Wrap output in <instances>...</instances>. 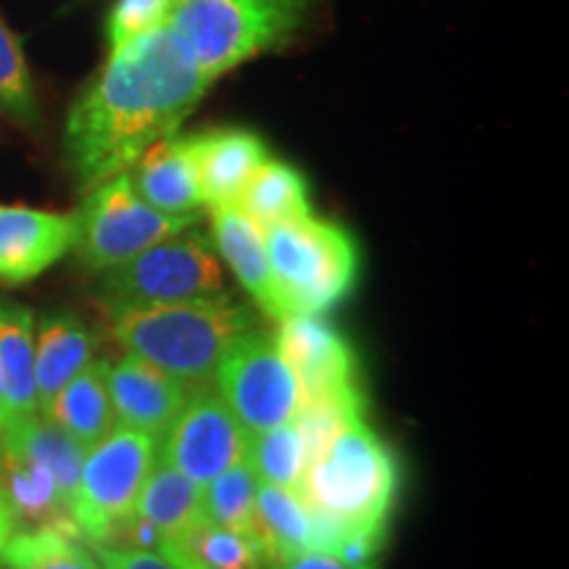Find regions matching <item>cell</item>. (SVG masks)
<instances>
[{
  "label": "cell",
  "instance_id": "cell-15",
  "mask_svg": "<svg viewBox=\"0 0 569 569\" xmlns=\"http://www.w3.org/2000/svg\"><path fill=\"white\" fill-rule=\"evenodd\" d=\"M98 338L74 311H48L34 319V390L42 415L56 393L96 356Z\"/></svg>",
  "mask_w": 569,
  "mask_h": 569
},
{
  "label": "cell",
  "instance_id": "cell-26",
  "mask_svg": "<svg viewBox=\"0 0 569 569\" xmlns=\"http://www.w3.org/2000/svg\"><path fill=\"white\" fill-rule=\"evenodd\" d=\"M0 113L27 130L40 124V103L34 92L30 63L17 34L0 19Z\"/></svg>",
  "mask_w": 569,
  "mask_h": 569
},
{
  "label": "cell",
  "instance_id": "cell-23",
  "mask_svg": "<svg viewBox=\"0 0 569 569\" xmlns=\"http://www.w3.org/2000/svg\"><path fill=\"white\" fill-rule=\"evenodd\" d=\"M238 206L259 227H272L315 213L306 177L293 163L272 159V156L248 180L246 190L238 198Z\"/></svg>",
  "mask_w": 569,
  "mask_h": 569
},
{
  "label": "cell",
  "instance_id": "cell-9",
  "mask_svg": "<svg viewBox=\"0 0 569 569\" xmlns=\"http://www.w3.org/2000/svg\"><path fill=\"white\" fill-rule=\"evenodd\" d=\"M211 386L248 436L293 419L303 401L301 382L282 359L274 336L256 327L227 348Z\"/></svg>",
  "mask_w": 569,
  "mask_h": 569
},
{
  "label": "cell",
  "instance_id": "cell-13",
  "mask_svg": "<svg viewBox=\"0 0 569 569\" xmlns=\"http://www.w3.org/2000/svg\"><path fill=\"white\" fill-rule=\"evenodd\" d=\"M109 396L113 419L127 430L146 432L159 440L174 422L193 390H188L172 375L148 365L140 356L124 353L119 361H109Z\"/></svg>",
  "mask_w": 569,
  "mask_h": 569
},
{
  "label": "cell",
  "instance_id": "cell-21",
  "mask_svg": "<svg viewBox=\"0 0 569 569\" xmlns=\"http://www.w3.org/2000/svg\"><path fill=\"white\" fill-rule=\"evenodd\" d=\"M134 517L159 530L163 540L182 536L203 522L201 486L163 461H156L148 480L142 482Z\"/></svg>",
  "mask_w": 569,
  "mask_h": 569
},
{
  "label": "cell",
  "instance_id": "cell-3",
  "mask_svg": "<svg viewBox=\"0 0 569 569\" xmlns=\"http://www.w3.org/2000/svg\"><path fill=\"white\" fill-rule=\"evenodd\" d=\"M106 315L124 353L140 356L188 390L209 388L227 348L253 330L251 309L230 293L184 303L117 306Z\"/></svg>",
  "mask_w": 569,
  "mask_h": 569
},
{
  "label": "cell",
  "instance_id": "cell-28",
  "mask_svg": "<svg viewBox=\"0 0 569 569\" xmlns=\"http://www.w3.org/2000/svg\"><path fill=\"white\" fill-rule=\"evenodd\" d=\"M101 569H180L159 551L124 549V546H92Z\"/></svg>",
  "mask_w": 569,
  "mask_h": 569
},
{
  "label": "cell",
  "instance_id": "cell-30",
  "mask_svg": "<svg viewBox=\"0 0 569 569\" xmlns=\"http://www.w3.org/2000/svg\"><path fill=\"white\" fill-rule=\"evenodd\" d=\"M21 528L17 511H13L9 496H6L3 486H0V551L6 549V543L13 538V532Z\"/></svg>",
  "mask_w": 569,
  "mask_h": 569
},
{
  "label": "cell",
  "instance_id": "cell-5",
  "mask_svg": "<svg viewBox=\"0 0 569 569\" xmlns=\"http://www.w3.org/2000/svg\"><path fill=\"white\" fill-rule=\"evenodd\" d=\"M167 21L213 82L288 40L301 24V0H174Z\"/></svg>",
  "mask_w": 569,
  "mask_h": 569
},
{
  "label": "cell",
  "instance_id": "cell-25",
  "mask_svg": "<svg viewBox=\"0 0 569 569\" xmlns=\"http://www.w3.org/2000/svg\"><path fill=\"white\" fill-rule=\"evenodd\" d=\"M248 467L264 486L293 488L306 469V448L293 419L248 436Z\"/></svg>",
  "mask_w": 569,
  "mask_h": 569
},
{
  "label": "cell",
  "instance_id": "cell-24",
  "mask_svg": "<svg viewBox=\"0 0 569 569\" xmlns=\"http://www.w3.org/2000/svg\"><path fill=\"white\" fill-rule=\"evenodd\" d=\"M256 480L248 461H238L201 486L203 519L211 525L246 532L256 540Z\"/></svg>",
  "mask_w": 569,
  "mask_h": 569
},
{
  "label": "cell",
  "instance_id": "cell-10",
  "mask_svg": "<svg viewBox=\"0 0 569 569\" xmlns=\"http://www.w3.org/2000/svg\"><path fill=\"white\" fill-rule=\"evenodd\" d=\"M246 453L248 430L213 388L193 390L159 438V461L198 486L243 461Z\"/></svg>",
  "mask_w": 569,
  "mask_h": 569
},
{
  "label": "cell",
  "instance_id": "cell-11",
  "mask_svg": "<svg viewBox=\"0 0 569 569\" xmlns=\"http://www.w3.org/2000/svg\"><path fill=\"white\" fill-rule=\"evenodd\" d=\"M74 213L0 203V284L21 288L38 280L71 251Z\"/></svg>",
  "mask_w": 569,
  "mask_h": 569
},
{
  "label": "cell",
  "instance_id": "cell-8",
  "mask_svg": "<svg viewBox=\"0 0 569 569\" xmlns=\"http://www.w3.org/2000/svg\"><path fill=\"white\" fill-rule=\"evenodd\" d=\"M77 238L71 251L90 272H109L159 240L198 224V213L172 217L156 211L132 188L130 174H117L84 193L74 211Z\"/></svg>",
  "mask_w": 569,
  "mask_h": 569
},
{
  "label": "cell",
  "instance_id": "cell-7",
  "mask_svg": "<svg viewBox=\"0 0 569 569\" xmlns=\"http://www.w3.org/2000/svg\"><path fill=\"white\" fill-rule=\"evenodd\" d=\"M159 461V440L146 432L113 427L84 453L71 498V522L90 546H111L130 522L134 503Z\"/></svg>",
  "mask_w": 569,
  "mask_h": 569
},
{
  "label": "cell",
  "instance_id": "cell-4",
  "mask_svg": "<svg viewBox=\"0 0 569 569\" xmlns=\"http://www.w3.org/2000/svg\"><path fill=\"white\" fill-rule=\"evenodd\" d=\"M277 311L327 315L353 293L361 272L359 243L343 224L311 217L264 227Z\"/></svg>",
  "mask_w": 569,
  "mask_h": 569
},
{
  "label": "cell",
  "instance_id": "cell-1",
  "mask_svg": "<svg viewBox=\"0 0 569 569\" xmlns=\"http://www.w3.org/2000/svg\"><path fill=\"white\" fill-rule=\"evenodd\" d=\"M211 84L169 21L109 51L63 124V159L77 188L88 193L130 172L153 142L180 130Z\"/></svg>",
  "mask_w": 569,
  "mask_h": 569
},
{
  "label": "cell",
  "instance_id": "cell-6",
  "mask_svg": "<svg viewBox=\"0 0 569 569\" xmlns=\"http://www.w3.org/2000/svg\"><path fill=\"white\" fill-rule=\"evenodd\" d=\"M227 293L224 267L209 234L196 227L159 240L124 264L103 272L101 303L161 306Z\"/></svg>",
  "mask_w": 569,
  "mask_h": 569
},
{
  "label": "cell",
  "instance_id": "cell-12",
  "mask_svg": "<svg viewBox=\"0 0 569 569\" xmlns=\"http://www.w3.org/2000/svg\"><path fill=\"white\" fill-rule=\"evenodd\" d=\"M274 340L301 382L303 398L361 388L353 346L322 315L284 317Z\"/></svg>",
  "mask_w": 569,
  "mask_h": 569
},
{
  "label": "cell",
  "instance_id": "cell-22",
  "mask_svg": "<svg viewBox=\"0 0 569 569\" xmlns=\"http://www.w3.org/2000/svg\"><path fill=\"white\" fill-rule=\"evenodd\" d=\"M0 569H101V561L71 525H30L0 551Z\"/></svg>",
  "mask_w": 569,
  "mask_h": 569
},
{
  "label": "cell",
  "instance_id": "cell-19",
  "mask_svg": "<svg viewBox=\"0 0 569 569\" xmlns=\"http://www.w3.org/2000/svg\"><path fill=\"white\" fill-rule=\"evenodd\" d=\"M256 543L267 567L303 553H317V525L293 488L264 486L256 490Z\"/></svg>",
  "mask_w": 569,
  "mask_h": 569
},
{
  "label": "cell",
  "instance_id": "cell-31",
  "mask_svg": "<svg viewBox=\"0 0 569 569\" xmlns=\"http://www.w3.org/2000/svg\"><path fill=\"white\" fill-rule=\"evenodd\" d=\"M9 425V409H6V398H3V382H0V430Z\"/></svg>",
  "mask_w": 569,
  "mask_h": 569
},
{
  "label": "cell",
  "instance_id": "cell-2",
  "mask_svg": "<svg viewBox=\"0 0 569 569\" xmlns=\"http://www.w3.org/2000/svg\"><path fill=\"white\" fill-rule=\"evenodd\" d=\"M401 467L386 440L356 419L303 469L296 493L317 525V553L338 557L348 540L386 543Z\"/></svg>",
  "mask_w": 569,
  "mask_h": 569
},
{
  "label": "cell",
  "instance_id": "cell-16",
  "mask_svg": "<svg viewBox=\"0 0 569 569\" xmlns=\"http://www.w3.org/2000/svg\"><path fill=\"white\" fill-rule=\"evenodd\" d=\"M211 243L222 261L230 267L234 280L253 298L267 317L280 319L269 272L264 227L253 222L238 203L213 206L211 209Z\"/></svg>",
  "mask_w": 569,
  "mask_h": 569
},
{
  "label": "cell",
  "instance_id": "cell-29",
  "mask_svg": "<svg viewBox=\"0 0 569 569\" xmlns=\"http://www.w3.org/2000/svg\"><path fill=\"white\" fill-rule=\"evenodd\" d=\"M267 569H351L336 557H327V553H303V557H293L280 565H269Z\"/></svg>",
  "mask_w": 569,
  "mask_h": 569
},
{
  "label": "cell",
  "instance_id": "cell-27",
  "mask_svg": "<svg viewBox=\"0 0 569 569\" xmlns=\"http://www.w3.org/2000/svg\"><path fill=\"white\" fill-rule=\"evenodd\" d=\"M174 0H117L106 19V42L109 51L122 48L140 34L151 32L153 27L163 24L172 13Z\"/></svg>",
  "mask_w": 569,
  "mask_h": 569
},
{
  "label": "cell",
  "instance_id": "cell-20",
  "mask_svg": "<svg viewBox=\"0 0 569 569\" xmlns=\"http://www.w3.org/2000/svg\"><path fill=\"white\" fill-rule=\"evenodd\" d=\"M34 311L0 298V382L11 419L40 415L34 390Z\"/></svg>",
  "mask_w": 569,
  "mask_h": 569
},
{
  "label": "cell",
  "instance_id": "cell-17",
  "mask_svg": "<svg viewBox=\"0 0 569 569\" xmlns=\"http://www.w3.org/2000/svg\"><path fill=\"white\" fill-rule=\"evenodd\" d=\"M127 174L138 196L156 211L188 217L203 206L201 184L182 134L174 132L153 142Z\"/></svg>",
  "mask_w": 569,
  "mask_h": 569
},
{
  "label": "cell",
  "instance_id": "cell-14",
  "mask_svg": "<svg viewBox=\"0 0 569 569\" xmlns=\"http://www.w3.org/2000/svg\"><path fill=\"white\" fill-rule=\"evenodd\" d=\"M184 142L201 184L203 206L209 209L238 203L248 180L269 159L267 142L243 127L188 134Z\"/></svg>",
  "mask_w": 569,
  "mask_h": 569
},
{
  "label": "cell",
  "instance_id": "cell-18",
  "mask_svg": "<svg viewBox=\"0 0 569 569\" xmlns=\"http://www.w3.org/2000/svg\"><path fill=\"white\" fill-rule=\"evenodd\" d=\"M106 377H109V361L92 359L56 393L51 407L40 417L59 425L77 443L92 448L117 427Z\"/></svg>",
  "mask_w": 569,
  "mask_h": 569
}]
</instances>
